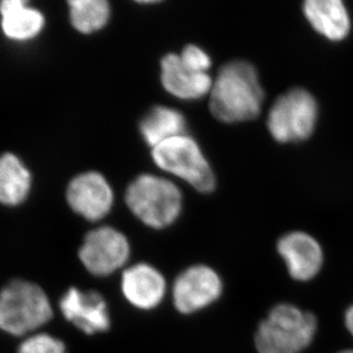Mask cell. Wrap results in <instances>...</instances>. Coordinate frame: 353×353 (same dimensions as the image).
Here are the masks:
<instances>
[{
  "instance_id": "17",
  "label": "cell",
  "mask_w": 353,
  "mask_h": 353,
  "mask_svg": "<svg viewBox=\"0 0 353 353\" xmlns=\"http://www.w3.org/2000/svg\"><path fill=\"white\" fill-rule=\"evenodd\" d=\"M187 120L173 108L157 105L151 109L140 123L144 142L152 149L165 141L185 134Z\"/></svg>"
},
{
  "instance_id": "14",
  "label": "cell",
  "mask_w": 353,
  "mask_h": 353,
  "mask_svg": "<svg viewBox=\"0 0 353 353\" xmlns=\"http://www.w3.org/2000/svg\"><path fill=\"white\" fill-rule=\"evenodd\" d=\"M302 12L310 27L325 39L339 43L349 37L352 21L342 0H307Z\"/></svg>"
},
{
  "instance_id": "2",
  "label": "cell",
  "mask_w": 353,
  "mask_h": 353,
  "mask_svg": "<svg viewBox=\"0 0 353 353\" xmlns=\"http://www.w3.org/2000/svg\"><path fill=\"white\" fill-rule=\"evenodd\" d=\"M318 330L314 314L290 303L276 304L254 337L259 353H301L310 347Z\"/></svg>"
},
{
  "instance_id": "8",
  "label": "cell",
  "mask_w": 353,
  "mask_h": 353,
  "mask_svg": "<svg viewBox=\"0 0 353 353\" xmlns=\"http://www.w3.org/2000/svg\"><path fill=\"white\" fill-rule=\"evenodd\" d=\"M223 293V281L213 268L196 264L181 272L173 286L174 305L181 314H192L215 303Z\"/></svg>"
},
{
  "instance_id": "11",
  "label": "cell",
  "mask_w": 353,
  "mask_h": 353,
  "mask_svg": "<svg viewBox=\"0 0 353 353\" xmlns=\"http://www.w3.org/2000/svg\"><path fill=\"white\" fill-rule=\"evenodd\" d=\"M64 318L87 335L103 333L110 328L107 301L95 290L71 287L59 302Z\"/></svg>"
},
{
  "instance_id": "22",
  "label": "cell",
  "mask_w": 353,
  "mask_h": 353,
  "mask_svg": "<svg viewBox=\"0 0 353 353\" xmlns=\"http://www.w3.org/2000/svg\"><path fill=\"white\" fill-rule=\"evenodd\" d=\"M339 353H353V349H347V350L341 351Z\"/></svg>"
},
{
  "instance_id": "19",
  "label": "cell",
  "mask_w": 353,
  "mask_h": 353,
  "mask_svg": "<svg viewBox=\"0 0 353 353\" xmlns=\"http://www.w3.org/2000/svg\"><path fill=\"white\" fill-rule=\"evenodd\" d=\"M17 353H65V345L48 334H34L21 343Z\"/></svg>"
},
{
  "instance_id": "5",
  "label": "cell",
  "mask_w": 353,
  "mask_h": 353,
  "mask_svg": "<svg viewBox=\"0 0 353 353\" xmlns=\"http://www.w3.org/2000/svg\"><path fill=\"white\" fill-rule=\"evenodd\" d=\"M318 119L319 105L314 94L294 87L276 97L268 112L267 127L278 143H297L310 139Z\"/></svg>"
},
{
  "instance_id": "9",
  "label": "cell",
  "mask_w": 353,
  "mask_h": 353,
  "mask_svg": "<svg viewBox=\"0 0 353 353\" xmlns=\"http://www.w3.org/2000/svg\"><path fill=\"white\" fill-rule=\"evenodd\" d=\"M65 196L71 210L90 222L104 219L114 205L112 188L99 172H85L74 177Z\"/></svg>"
},
{
  "instance_id": "3",
  "label": "cell",
  "mask_w": 353,
  "mask_h": 353,
  "mask_svg": "<svg viewBox=\"0 0 353 353\" xmlns=\"http://www.w3.org/2000/svg\"><path fill=\"white\" fill-rule=\"evenodd\" d=\"M125 203L144 225L157 230L175 223L183 210L180 188L168 179L152 174H141L130 182Z\"/></svg>"
},
{
  "instance_id": "16",
  "label": "cell",
  "mask_w": 353,
  "mask_h": 353,
  "mask_svg": "<svg viewBox=\"0 0 353 353\" xmlns=\"http://www.w3.org/2000/svg\"><path fill=\"white\" fill-rule=\"evenodd\" d=\"M32 177L30 170L17 154L6 152L0 156V203L19 206L30 194Z\"/></svg>"
},
{
  "instance_id": "21",
  "label": "cell",
  "mask_w": 353,
  "mask_h": 353,
  "mask_svg": "<svg viewBox=\"0 0 353 353\" xmlns=\"http://www.w3.org/2000/svg\"><path fill=\"white\" fill-rule=\"evenodd\" d=\"M344 325H345V328L350 333L351 336L353 337V304L351 307H347V310L345 311Z\"/></svg>"
},
{
  "instance_id": "13",
  "label": "cell",
  "mask_w": 353,
  "mask_h": 353,
  "mask_svg": "<svg viewBox=\"0 0 353 353\" xmlns=\"http://www.w3.org/2000/svg\"><path fill=\"white\" fill-rule=\"evenodd\" d=\"M123 296L140 310L157 307L166 294V280L160 271L148 263H137L123 271Z\"/></svg>"
},
{
  "instance_id": "20",
  "label": "cell",
  "mask_w": 353,
  "mask_h": 353,
  "mask_svg": "<svg viewBox=\"0 0 353 353\" xmlns=\"http://www.w3.org/2000/svg\"><path fill=\"white\" fill-rule=\"evenodd\" d=\"M181 60L183 61L184 64L191 68L192 70L198 72L208 74L210 67H212V59L210 54L206 50H203L201 47L196 45H187L184 47L181 54H179Z\"/></svg>"
},
{
  "instance_id": "10",
  "label": "cell",
  "mask_w": 353,
  "mask_h": 353,
  "mask_svg": "<svg viewBox=\"0 0 353 353\" xmlns=\"http://www.w3.org/2000/svg\"><path fill=\"white\" fill-rule=\"evenodd\" d=\"M276 252L283 259L290 278L307 283L316 278L323 267V247L304 231H290L276 241Z\"/></svg>"
},
{
  "instance_id": "15",
  "label": "cell",
  "mask_w": 353,
  "mask_h": 353,
  "mask_svg": "<svg viewBox=\"0 0 353 353\" xmlns=\"http://www.w3.org/2000/svg\"><path fill=\"white\" fill-rule=\"evenodd\" d=\"M0 27L5 37L26 43L39 36L45 27V17L24 0H3L0 3Z\"/></svg>"
},
{
  "instance_id": "6",
  "label": "cell",
  "mask_w": 353,
  "mask_h": 353,
  "mask_svg": "<svg viewBox=\"0 0 353 353\" xmlns=\"http://www.w3.org/2000/svg\"><path fill=\"white\" fill-rule=\"evenodd\" d=\"M151 157L163 172L187 182L200 194H212L216 188V176L210 161L198 142L187 134L152 148Z\"/></svg>"
},
{
  "instance_id": "1",
  "label": "cell",
  "mask_w": 353,
  "mask_h": 353,
  "mask_svg": "<svg viewBox=\"0 0 353 353\" xmlns=\"http://www.w3.org/2000/svg\"><path fill=\"white\" fill-rule=\"evenodd\" d=\"M263 102V87L254 64L232 60L221 67L210 93V109L214 117L224 123L256 119Z\"/></svg>"
},
{
  "instance_id": "7",
  "label": "cell",
  "mask_w": 353,
  "mask_h": 353,
  "mask_svg": "<svg viewBox=\"0 0 353 353\" xmlns=\"http://www.w3.org/2000/svg\"><path fill=\"white\" fill-rule=\"evenodd\" d=\"M127 236L112 227L97 228L85 236L79 248V260L90 274L107 276L123 267L130 259Z\"/></svg>"
},
{
  "instance_id": "4",
  "label": "cell",
  "mask_w": 353,
  "mask_h": 353,
  "mask_svg": "<svg viewBox=\"0 0 353 353\" xmlns=\"http://www.w3.org/2000/svg\"><path fill=\"white\" fill-rule=\"evenodd\" d=\"M53 307L46 292L37 283L12 280L0 290V330L23 336L46 325Z\"/></svg>"
},
{
  "instance_id": "12",
  "label": "cell",
  "mask_w": 353,
  "mask_h": 353,
  "mask_svg": "<svg viewBox=\"0 0 353 353\" xmlns=\"http://www.w3.org/2000/svg\"><path fill=\"white\" fill-rule=\"evenodd\" d=\"M160 80L167 93L176 99L194 101L210 95L213 78L188 67L180 55L170 53L160 62Z\"/></svg>"
},
{
  "instance_id": "18",
  "label": "cell",
  "mask_w": 353,
  "mask_h": 353,
  "mask_svg": "<svg viewBox=\"0 0 353 353\" xmlns=\"http://www.w3.org/2000/svg\"><path fill=\"white\" fill-rule=\"evenodd\" d=\"M68 5L71 26L80 34L97 32L110 20V3L107 0H70Z\"/></svg>"
}]
</instances>
